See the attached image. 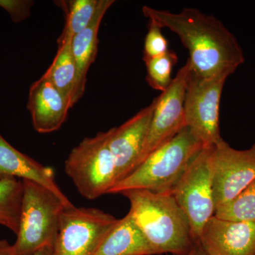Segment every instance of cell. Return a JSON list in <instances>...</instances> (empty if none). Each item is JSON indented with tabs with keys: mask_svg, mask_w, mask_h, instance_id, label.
I'll list each match as a JSON object with an SVG mask.
<instances>
[{
	"mask_svg": "<svg viewBox=\"0 0 255 255\" xmlns=\"http://www.w3.org/2000/svg\"><path fill=\"white\" fill-rule=\"evenodd\" d=\"M73 38L70 35L61 33L58 40L56 55L43 75L65 97L71 108L77 103V69L71 49Z\"/></svg>",
	"mask_w": 255,
	"mask_h": 255,
	"instance_id": "17",
	"label": "cell"
},
{
	"mask_svg": "<svg viewBox=\"0 0 255 255\" xmlns=\"http://www.w3.org/2000/svg\"><path fill=\"white\" fill-rule=\"evenodd\" d=\"M179 255H208L206 254L205 251H204L200 245L199 243H196L195 246L193 247L191 251L185 253V254Z\"/></svg>",
	"mask_w": 255,
	"mask_h": 255,
	"instance_id": "26",
	"label": "cell"
},
{
	"mask_svg": "<svg viewBox=\"0 0 255 255\" xmlns=\"http://www.w3.org/2000/svg\"><path fill=\"white\" fill-rule=\"evenodd\" d=\"M2 178L27 179L38 183L56 194L66 208L74 206L58 187L53 168L16 150L0 133V179Z\"/></svg>",
	"mask_w": 255,
	"mask_h": 255,
	"instance_id": "14",
	"label": "cell"
},
{
	"mask_svg": "<svg viewBox=\"0 0 255 255\" xmlns=\"http://www.w3.org/2000/svg\"><path fill=\"white\" fill-rule=\"evenodd\" d=\"M95 208H65L60 218L55 255H92L117 221Z\"/></svg>",
	"mask_w": 255,
	"mask_h": 255,
	"instance_id": "8",
	"label": "cell"
},
{
	"mask_svg": "<svg viewBox=\"0 0 255 255\" xmlns=\"http://www.w3.org/2000/svg\"><path fill=\"white\" fill-rule=\"evenodd\" d=\"M142 11L150 22L177 35L189 51L191 71L199 78L229 77L246 61L237 38L212 15L194 8L173 13L144 6Z\"/></svg>",
	"mask_w": 255,
	"mask_h": 255,
	"instance_id": "1",
	"label": "cell"
},
{
	"mask_svg": "<svg viewBox=\"0 0 255 255\" xmlns=\"http://www.w3.org/2000/svg\"><path fill=\"white\" fill-rule=\"evenodd\" d=\"M216 210L227 204L255 180V144L236 150L224 140L210 147Z\"/></svg>",
	"mask_w": 255,
	"mask_h": 255,
	"instance_id": "9",
	"label": "cell"
},
{
	"mask_svg": "<svg viewBox=\"0 0 255 255\" xmlns=\"http://www.w3.org/2000/svg\"><path fill=\"white\" fill-rule=\"evenodd\" d=\"M177 55L172 50L145 61L147 75L146 80L154 90L161 92L167 90L173 78L172 70L177 63Z\"/></svg>",
	"mask_w": 255,
	"mask_h": 255,
	"instance_id": "21",
	"label": "cell"
},
{
	"mask_svg": "<svg viewBox=\"0 0 255 255\" xmlns=\"http://www.w3.org/2000/svg\"><path fill=\"white\" fill-rule=\"evenodd\" d=\"M65 173L85 199L109 194L117 184V169L109 143V132L85 137L65 162Z\"/></svg>",
	"mask_w": 255,
	"mask_h": 255,
	"instance_id": "5",
	"label": "cell"
},
{
	"mask_svg": "<svg viewBox=\"0 0 255 255\" xmlns=\"http://www.w3.org/2000/svg\"><path fill=\"white\" fill-rule=\"evenodd\" d=\"M34 1L31 0H0V7L9 14L14 23L22 22L31 15Z\"/></svg>",
	"mask_w": 255,
	"mask_h": 255,
	"instance_id": "23",
	"label": "cell"
},
{
	"mask_svg": "<svg viewBox=\"0 0 255 255\" xmlns=\"http://www.w3.org/2000/svg\"><path fill=\"white\" fill-rule=\"evenodd\" d=\"M209 148H203L194 157L171 192L189 219L197 243L216 211Z\"/></svg>",
	"mask_w": 255,
	"mask_h": 255,
	"instance_id": "6",
	"label": "cell"
},
{
	"mask_svg": "<svg viewBox=\"0 0 255 255\" xmlns=\"http://www.w3.org/2000/svg\"><path fill=\"white\" fill-rule=\"evenodd\" d=\"M203 148L201 142L189 128L185 127L147 156L132 173L117 183L109 194H122L133 189L171 194L179 178Z\"/></svg>",
	"mask_w": 255,
	"mask_h": 255,
	"instance_id": "3",
	"label": "cell"
},
{
	"mask_svg": "<svg viewBox=\"0 0 255 255\" xmlns=\"http://www.w3.org/2000/svg\"><path fill=\"white\" fill-rule=\"evenodd\" d=\"M19 229L13 245L16 255H29L46 246H55L60 218L66 208L53 191L23 179Z\"/></svg>",
	"mask_w": 255,
	"mask_h": 255,
	"instance_id": "4",
	"label": "cell"
},
{
	"mask_svg": "<svg viewBox=\"0 0 255 255\" xmlns=\"http://www.w3.org/2000/svg\"><path fill=\"white\" fill-rule=\"evenodd\" d=\"M214 216L228 221L255 222V180L233 200L218 207Z\"/></svg>",
	"mask_w": 255,
	"mask_h": 255,
	"instance_id": "20",
	"label": "cell"
},
{
	"mask_svg": "<svg viewBox=\"0 0 255 255\" xmlns=\"http://www.w3.org/2000/svg\"><path fill=\"white\" fill-rule=\"evenodd\" d=\"M29 255H55L54 246L44 247Z\"/></svg>",
	"mask_w": 255,
	"mask_h": 255,
	"instance_id": "25",
	"label": "cell"
},
{
	"mask_svg": "<svg viewBox=\"0 0 255 255\" xmlns=\"http://www.w3.org/2000/svg\"><path fill=\"white\" fill-rule=\"evenodd\" d=\"M155 105L154 100L120 127L108 130L109 143L117 169V184L138 166Z\"/></svg>",
	"mask_w": 255,
	"mask_h": 255,
	"instance_id": "11",
	"label": "cell"
},
{
	"mask_svg": "<svg viewBox=\"0 0 255 255\" xmlns=\"http://www.w3.org/2000/svg\"><path fill=\"white\" fill-rule=\"evenodd\" d=\"M191 73L188 59L167 90L155 99L153 115L138 165L186 127L184 101Z\"/></svg>",
	"mask_w": 255,
	"mask_h": 255,
	"instance_id": "10",
	"label": "cell"
},
{
	"mask_svg": "<svg viewBox=\"0 0 255 255\" xmlns=\"http://www.w3.org/2000/svg\"><path fill=\"white\" fill-rule=\"evenodd\" d=\"M0 255H16L13 245L5 240L0 241Z\"/></svg>",
	"mask_w": 255,
	"mask_h": 255,
	"instance_id": "24",
	"label": "cell"
},
{
	"mask_svg": "<svg viewBox=\"0 0 255 255\" xmlns=\"http://www.w3.org/2000/svg\"><path fill=\"white\" fill-rule=\"evenodd\" d=\"M114 2V0H100L91 23L83 31L75 35L72 40V53L77 69L76 102L85 93L87 73L97 56L101 23L106 12Z\"/></svg>",
	"mask_w": 255,
	"mask_h": 255,
	"instance_id": "15",
	"label": "cell"
},
{
	"mask_svg": "<svg viewBox=\"0 0 255 255\" xmlns=\"http://www.w3.org/2000/svg\"><path fill=\"white\" fill-rule=\"evenodd\" d=\"M228 78L220 75L201 78L191 71L184 101L186 127L190 129L204 148L223 140L220 131V105Z\"/></svg>",
	"mask_w": 255,
	"mask_h": 255,
	"instance_id": "7",
	"label": "cell"
},
{
	"mask_svg": "<svg viewBox=\"0 0 255 255\" xmlns=\"http://www.w3.org/2000/svg\"><path fill=\"white\" fill-rule=\"evenodd\" d=\"M70 108L65 97L44 75L30 87L27 109L36 131L49 133L59 130Z\"/></svg>",
	"mask_w": 255,
	"mask_h": 255,
	"instance_id": "13",
	"label": "cell"
},
{
	"mask_svg": "<svg viewBox=\"0 0 255 255\" xmlns=\"http://www.w3.org/2000/svg\"><path fill=\"white\" fill-rule=\"evenodd\" d=\"M100 0H60L55 4L63 10L65 27L62 33L73 37L89 26L98 9Z\"/></svg>",
	"mask_w": 255,
	"mask_h": 255,
	"instance_id": "19",
	"label": "cell"
},
{
	"mask_svg": "<svg viewBox=\"0 0 255 255\" xmlns=\"http://www.w3.org/2000/svg\"><path fill=\"white\" fill-rule=\"evenodd\" d=\"M169 50L168 41L162 34V28L155 23L149 21L148 31L144 43V61L160 56Z\"/></svg>",
	"mask_w": 255,
	"mask_h": 255,
	"instance_id": "22",
	"label": "cell"
},
{
	"mask_svg": "<svg viewBox=\"0 0 255 255\" xmlns=\"http://www.w3.org/2000/svg\"><path fill=\"white\" fill-rule=\"evenodd\" d=\"M23 192L21 179H0V226L8 228L16 236L19 229Z\"/></svg>",
	"mask_w": 255,
	"mask_h": 255,
	"instance_id": "18",
	"label": "cell"
},
{
	"mask_svg": "<svg viewBox=\"0 0 255 255\" xmlns=\"http://www.w3.org/2000/svg\"><path fill=\"white\" fill-rule=\"evenodd\" d=\"M199 244L208 255H255V222L214 216L204 226Z\"/></svg>",
	"mask_w": 255,
	"mask_h": 255,
	"instance_id": "12",
	"label": "cell"
},
{
	"mask_svg": "<svg viewBox=\"0 0 255 255\" xmlns=\"http://www.w3.org/2000/svg\"><path fill=\"white\" fill-rule=\"evenodd\" d=\"M92 255H155L143 235L128 213L117 220Z\"/></svg>",
	"mask_w": 255,
	"mask_h": 255,
	"instance_id": "16",
	"label": "cell"
},
{
	"mask_svg": "<svg viewBox=\"0 0 255 255\" xmlns=\"http://www.w3.org/2000/svg\"><path fill=\"white\" fill-rule=\"evenodd\" d=\"M121 194L130 202L128 214L154 255L185 254L197 243L189 219L172 194L143 189Z\"/></svg>",
	"mask_w": 255,
	"mask_h": 255,
	"instance_id": "2",
	"label": "cell"
}]
</instances>
